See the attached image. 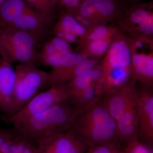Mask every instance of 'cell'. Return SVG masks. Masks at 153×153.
<instances>
[{"label": "cell", "mask_w": 153, "mask_h": 153, "mask_svg": "<svg viewBox=\"0 0 153 153\" xmlns=\"http://www.w3.org/2000/svg\"><path fill=\"white\" fill-rule=\"evenodd\" d=\"M25 1L32 8L52 16L55 7L46 2L44 0H25Z\"/></svg>", "instance_id": "cell-22"}, {"label": "cell", "mask_w": 153, "mask_h": 153, "mask_svg": "<svg viewBox=\"0 0 153 153\" xmlns=\"http://www.w3.org/2000/svg\"><path fill=\"white\" fill-rule=\"evenodd\" d=\"M13 134V130L0 129V149L3 143Z\"/></svg>", "instance_id": "cell-25"}, {"label": "cell", "mask_w": 153, "mask_h": 153, "mask_svg": "<svg viewBox=\"0 0 153 153\" xmlns=\"http://www.w3.org/2000/svg\"><path fill=\"white\" fill-rule=\"evenodd\" d=\"M30 7L25 0H5L0 8V28L11 27Z\"/></svg>", "instance_id": "cell-18"}, {"label": "cell", "mask_w": 153, "mask_h": 153, "mask_svg": "<svg viewBox=\"0 0 153 153\" xmlns=\"http://www.w3.org/2000/svg\"><path fill=\"white\" fill-rule=\"evenodd\" d=\"M46 2L52 5V6L55 7V5L57 3H59L60 0H44Z\"/></svg>", "instance_id": "cell-26"}, {"label": "cell", "mask_w": 153, "mask_h": 153, "mask_svg": "<svg viewBox=\"0 0 153 153\" xmlns=\"http://www.w3.org/2000/svg\"><path fill=\"white\" fill-rule=\"evenodd\" d=\"M102 70L117 68H131V47L126 41L118 39L110 45Z\"/></svg>", "instance_id": "cell-15"}, {"label": "cell", "mask_w": 153, "mask_h": 153, "mask_svg": "<svg viewBox=\"0 0 153 153\" xmlns=\"http://www.w3.org/2000/svg\"><path fill=\"white\" fill-rule=\"evenodd\" d=\"M52 32L54 37L63 39L69 44L81 41L87 34L86 28L68 11L60 16Z\"/></svg>", "instance_id": "cell-12"}, {"label": "cell", "mask_w": 153, "mask_h": 153, "mask_svg": "<svg viewBox=\"0 0 153 153\" xmlns=\"http://www.w3.org/2000/svg\"><path fill=\"white\" fill-rule=\"evenodd\" d=\"M102 66H97L86 74L70 79L66 82L68 97L79 93L87 88L99 82L102 78Z\"/></svg>", "instance_id": "cell-16"}, {"label": "cell", "mask_w": 153, "mask_h": 153, "mask_svg": "<svg viewBox=\"0 0 153 153\" xmlns=\"http://www.w3.org/2000/svg\"><path fill=\"white\" fill-rule=\"evenodd\" d=\"M131 48L132 78L135 81L152 86L153 57L151 44L146 42Z\"/></svg>", "instance_id": "cell-10"}, {"label": "cell", "mask_w": 153, "mask_h": 153, "mask_svg": "<svg viewBox=\"0 0 153 153\" xmlns=\"http://www.w3.org/2000/svg\"><path fill=\"white\" fill-rule=\"evenodd\" d=\"M97 60L85 57L72 69L69 80L76 76L86 74L97 66Z\"/></svg>", "instance_id": "cell-19"}, {"label": "cell", "mask_w": 153, "mask_h": 153, "mask_svg": "<svg viewBox=\"0 0 153 153\" xmlns=\"http://www.w3.org/2000/svg\"><path fill=\"white\" fill-rule=\"evenodd\" d=\"M110 44L109 38L89 41L88 44V49L91 55L100 56L108 50Z\"/></svg>", "instance_id": "cell-21"}, {"label": "cell", "mask_w": 153, "mask_h": 153, "mask_svg": "<svg viewBox=\"0 0 153 153\" xmlns=\"http://www.w3.org/2000/svg\"><path fill=\"white\" fill-rule=\"evenodd\" d=\"M80 110L67 101L63 102L29 118L12 129L15 134L34 144L44 137L70 128Z\"/></svg>", "instance_id": "cell-2"}, {"label": "cell", "mask_w": 153, "mask_h": 153, "mask_svg": "<svg viewBox=\"0 0 153 153\" xmlns=\"http://www.w3.org/2000/svg\"><path fill=\"white\" fill-rule=\"evenodd\" d=\"M0 153H1V152H0Z\"/></svg>", "instance_id": "cell-30"}, {"label": "cell", "mask_w": 153, "mask_h": 153, "mask_svg": "<svg viewBox=\"0 0 153 153\" xmlns=\"http://www.w3.org/2000/svg\"><path fill=\"white\" fill-rule=\"evenodd\" d=\"M110 32L109 29L104 25H98L94 27L93 30H91L88 34V41L107 39L109 37Z\"/></svg>", "instance_id": "cell-23"}, {"label": "cell", "mask_w": 153, "mask_h": 153, "mask_svg": "<svg viewBox=\"0 0 153 153\" xmlns=\"http://www.w3.org/2000/svg\"><path fill=\"white\" fill-rule=\"evenodd\" d=\"M135 82L132 79L125 85L108 91L103 95L102 101L116 123L126 114L136 108Z\"/></svg>", "instance_id": "cell-9"}, {"label": "cell", "mask_w": 153, "mask_h": 153, "mask_svg": "<svg viewBox=\"0 0 153 153\" xmlns=\"http://www.w3.org/2000/svg\"><path fill=\"white\" fill-rule=\"evenodd\" d=\"M5 0H0V8H1V7L2 5L3 4V3Z\"/></svg>", "instance_id": "cell-28"}, {"label": "cell", "mask_w": 153, "mask_h": 153, "mask_svg": "<svg viewBox=\"0 0 153 153\" xmlns=\"http://www.w3.org/2000/svg\"><path fill=\"white\" fill-rule=\"evenodd\" d=\"M152 86L142 83L136 86L137 136L139 139L151 147L153 143V92Z\"/></svg>", "instance_id": "cell-7"}, {"label": "cell", "mask_w": 153, "mask_h": 153, "mask_svg": "<svg viewBox=\"0 0 153 153\" xmlns=\"http://www.w3.org/2000/svg\"><path fill=\"white\" fill-rule=\"evenodd\" d=\"M128 4L123 0H85L69 12L74 17H81L92 23H99L119 18L128 7Z\"/></svg>", "instance_id": "cell-6"}, {"label": "cell", "mask_w": 153, "mask_h": 153, "mask_svg": "<svg viewBox=\"0 0 153 153\" xmlns=\"http://www.w3.org/2000/svg\"><path fill=\"white\" fill-rule=\"evenodd\" d=\"M123 153H153L152 147L141 141L139 138L126 143Z\"/></svg>", "instance_id": "cell-20"}, {"label": "cell", "mask_w": 153, "mask_h": 153, "mask_svg": "<svg viewBox=\"0 0 153 153\" xmlns=\"http://www.w3.org/2000/svg\"><path fill=\"white\" fill-rule=\"evenodd\" d=\"M38 39L31 33L13 27L0 28L1 58L19 63L37 62Z\"/></svg>", "instance_id": "cell-3"}, {"label": "cell", "mask_w": 153, "mask_h": 153, "mask_svg": "<svg viewBox=\"0 0 153 153\" xmlns=\"http://www.w3.org/2000/svg\"><path fill=\"white\" fill-rule=\"evenodd\" d=\"M15 69L11 63L0 59V110L8 116L10 114L15 83Z\"/></svg>", "instance_id": "cell-13"}, {"label": "cell", "mask_w": 153, "mask_h": 153, "mask_svg": "<svg viewBox=\"0 0 153 153\" xmlns=\"http://www.w3.org/2000/svg\"><path fill=\"white\" fill-rule=\"evenodd\" d=\"M1 55H0V59H1Z\"/></svg>", "instance_id": "cell-29"}, {"label": "cell", "mask_w": 153, "mask_h": 153, "mask_svg": "<svg viewBox=\"0 0 153 153\" xmlns=\"http://www.w3.org/2000/svg\"><path fill=\"white\" fill-rule=\"evenodd\" d=\"M69 128L88 148L120 140L118 137L116 122L111 116L102 99L80 110L74 117Z\"/></svg>", "instance_id": "cell-1"}, {"label": "cell", "mask_w": 153, "mask_h": 153, "mask_svg": "<svg viewBox=\"0 0 153 153\" xmlns=\"http://www.w3.org/2000/svg\"><path fill=\"white\" fill-rule=\"evenodd\" d=\"M15 71L12 106L8 116L22 108L42 88L49 85V72L38 69L34 64L19 63Z\"/></svg>", "instance_id": "cell-4"}, {"label": "cell", "mask_w": 153, "mask_h": 153, "mask_svg": "<svg viewBox=\"0 0 153 153\" xmlns=\"http://www.w3.org/2000/svg\"><path fill=\"white\" fill-rule=\"evenodd\" d=\"M52 16L30 7L11 27L27 31L38 40L47 34L52 24Z\"/></svg>", "instance_id": "cell-11"}, {"label": "cell", "mask_w": 153, "mask_h": 153, "mask_svg": "<svg viewBox=\"0 0 153 153\" xmlns=\"http://www.w3.org/2000/svg\"><path fill=\"white\" fill-rule=\"evenodd\" d=\"M85 0H60V3L67 9V11H71L76 9Z\"/></svg>", "instance_id": "cell-24"}, {"label": "cell", "mask_w": 153, "mask_h": 153, "mask_svg": "<svg viewBox=\"0 0 153 153\" xmlns=\"http://www.w3.org/2000/svg\"><path fill=\"white\" fill-rule=\"evenodd\" d=\"M123 1H125L128 4H129V3L134 4H135V3H137V2L139 0H123Z\"/></svg>", "instance_id": "cell-27"}, {"label": "cell", "mask_w": 153, "mask_h": 153, "mask_svg": "<svg viewBox=\"0 0 153 153\" xmlns=\"http://www.w3.org/2000/svg\"><path fill=\"white\" fill-rule=\"evenodd\" d=\"M88 147L70 128L57 132L34 144V153H84Z\"/></svg>", "instance_id": "cell-8"}, {"label": "cell", "mask_w": 153, "mask_h": 153, "mask_svg": "<svg viewBox=\"0 0 153 153\" xmlns=\"http://www.w3.org/2000/svg\"><path fill=\"white\" fill-rule=\"evenodd\" d=\"M121 16L125 18L139 30L145 23L153 21L152 4L135 3L126 9Z\"/></svg>", "instance_id": "cell-17"}, {"label": "cell", "mask_w": 153, "mask_h": 153, "mask_svg": "<svg viewBox=\"0 0 153 153\" xmlns=\"http://www.w3.org/2000/svg\"><path fill=\"white\" fill-rule=\"evenodd\" d=\"M68 97L66 82L53 84L47 90L36 94L16 112L7 117V120L16 126L33 116L67 101Z\"/></svg>", "instance_id": "cell-5"}, {"label": "cell", "mask_w": 153, "mask_h": 153, "mask_svg": "<svg viewBox=\"0 0 153 153\" xmlns=\"http://www.w3.org/2000/svg\"><path fill=\"white\" fill-rule=\"evenodd\" d=\"M69 43L54 37L45 42L38 52L37 60L46 66H56L64 56L71 52Z\"/></svg>", "instance_id": "cell-14"}]
</instances>
